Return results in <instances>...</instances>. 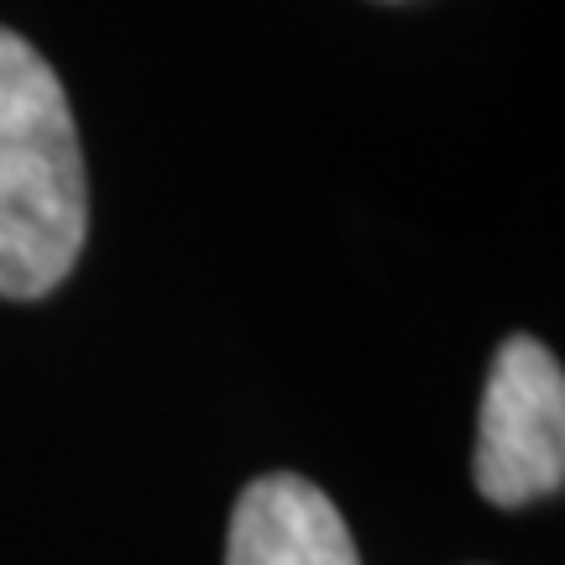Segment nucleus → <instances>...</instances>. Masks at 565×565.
<instances>
[{"instance_id":"obj_1","label":"nucleus","mask_w":565,"mask_h":565,"mask_svg":"<svg viewBox=\"0 0 565 565\" xmlns=\"http://www.w3.org/2000/svg\"><path fill=\"white\" fill-rule=\"evenodd\" d=\"M89 183L53 63L0 26V299L53 294L84 252Z\"/></svg>"},{"instance_id":"obj_2","label":"nucleus","mask_w":565,"mask_h":565,"mask_svg":"<svg viewBox=\"0 0 565 565\" xmlns=\"http://www.w3.org/2000/svg\"><path fill=\"white\" fill-rule=\"evenodd\" d=\"M477 492L498 508L555 498L565 482V372L534 335H508L492 356L477 414Z\"/></svg>"},{"instance_id":"obj_3","label":"nucleus","mask_w":565,"mask_h":565,"mask_svg":"<svg viewBox=\"0 0 565 565\" xmlns=\"http://www.w3.org/2000/svg\"><path fill=\"white\" fill-rule=\"evenodd\" d=\"M225 565H362L341 508L294 471L257 477L236 498Z\"/></svg>"}]
</instances>
